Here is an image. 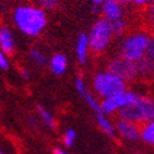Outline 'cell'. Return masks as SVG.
<instances>
[{
	"label": "cell",
	"instance_id": "6da1fadb",
	"mask_svg": "<svg viewBox=\"0 0 154 154\" xmlns=\"http://www.w3.org/2000/svg\"><path fill=\"white\" fill-rule=\"evenodd\" d=\"M12 17L19 31L30 37L40 36L47 25L46 12L42 9L32 5L17 6Z\"/></svg>",
	"mask_w": 154,
	"mask_h": 154
},
{
	"label": "cell",
	"instance_id": "7a4b0ae2",
	"mask_svg": "<svg viewBox=\"0 0 154 154\" xmlns=\"http://www.w3.org/2000/svg\"><path fill=\"white\" fill-rule=\"evenodd\" d=\"M119 119L142 126L154 119V104L148 96L138 95L131 104L119 111Z\"/></svg>",
	"mask_w": 154,
	"mask_h": 154
},
{
	"label": "cell",
	"instance_id": "3957f363",
	"mask_svg": "<svg viewBox=\"0 0 154 154\" xmlns=\"http://www.w3.org/2000/svg\"><path fill=\"white\" fill-rule=\"evenodd\" d=\"M150 40V36L146 32H132L123 37V40L120 45V53L119 57H121L125 60L136 63L140 60L146 56V51L148 42Z\"/></svg>",
	"mask_w": 154,
	"mask_h": 154
},
{
	"label": "cell",
	"instance_id": "277c9868",
	"mask_svg": "<svg viewBox=\"0 0 154 154\" xmlns=\"http://www.w3.org/2000/svg\"><path fill=\"white\" fill-rule=\"evenodd\" d=\"M93 89L102 100L127 90V83L119 75L106 69L95 74L93 79Z\"/></svg>",
	"mask_w": 154,
	"mask_h": 154
},
{
	"label": "cell",
	"instance_id": "5b68a950",
	"mask_svg": "<svg viewBox=\"0 0 154 154\" xmlns=\"http://www.w3.org/2000/svg\"><path fill=\"white\" fill-rule=\"evenodd\" d=\"M86 36L89 48L96 54L106 52L115 38L111 30V23L105 19H99L91 26L89 35Z\"/></svg>",
	"mask_w": 154,
	"mask_h": 154
},
{
	"label": "cell",
	"instance_id": "8992f818",
	"mask_svg": "<svg viewBox=\"0 0 154 154\" xmlns=\"http://www.w3.org/2000/svg\"><path fill=\"white\" fill-rule=\"evenodd\" d=\"M139 94H137L133 90H125L121 91L116 95H112L110 97L102 99L100 102V109L104 112L106 116H110V115H115L120 110H122L125 106H127L138 96Z\"/></svg>",
	"mask_w": 154,
	"mask_h": 154
},
{
	"label": "cell",
	"instance_id": "52a82bcc",
	"mask_svg": "<svg viewBox=\"0 0 154 154\" xmlns=\"http://www.w3.org/2000/svg\"><path fill=\"white\" fill-rule=\"evenodd\" d=\"M107 70H110V72L115 73L116 75H119L120 78H122L126 83L132 82V80L139 78L137 64L132 63V62H128V60H125L119 56L112 58L109 62Z\"/></svg>",
	"mask_w": 154,
	"mask_h": 154
},
{
	"label": "cell",
	"instance_id": "ba28073f",
	"mask_svg": "<svg viewBox=\"0 0 154 154\" xmlns=\"http://www.w3.org/2000/svg\"><path fill=\"white\" fill-rule=\"evenodd\" d=\"M113 126H115V132L119 133L123 139L128 140V142H137V140H139L140 126L122 119H117Z\"/></svg>",
	"mask_w": 154,
	"mask_h": 154
},
{
	"label": "cell",
	"instance_id": "9c48e42d",
	"mask_svg": "<svg viewBox=\"0 0 154 154\" xmlns=\"http://www.w3.org/2000/svg\"><path fill=\"white\" fill-rule=\"evenodd\" d=\"M100 11L102 14V19L107 20L109 22L123 19L125 15L123 5H121L117 0H104L100 5Z\"/></svg>",
	"mask_w": 154,
	"mask_h": 154
},
{
	"label": "cell",
	"instance_id": "30bf717a",
	"mask_svg": "<svg viewBox=\"0 0 154 154\" xmlns=\"http://www.w3.org/2000/svg\"><path fill=\"white\" fill-rule=\"evenodd\" d=\"M89 52V42H88V36L86 33H79L78 38H76V45H75V53H76V59H78L79 64L84 66L88 62Z\"/></svg>",
	"mask_w": 154,
	"mask_h": 154
},
{
	"label": "cell",
	"instance_id": "8fae6325",
	"mask_svg": "<svg viewBox=\"0 0 154 154\" xmlns=\"http://www.w3.org/2000/svg\"><path fill=\"white\" fill-rule=\"evenodd\" d=\"M0 51L5 54H12L15 51V37L8 27L0 29Z\"/></svg>",
	"mask_w": 154,
	"mask_h": 154
},
{
	"label": "cell",
	"instance_id": "7c38bea8",
	"mask_svg": "<svg viewBox=\"0 0 154 154\" xmlns=\"http://www.w3.org/2000/svg\"><path fill=\"white\" fill-rule=\"evenodd\" d=\"M68 67V60L67 57L62 54V53H57L54 54L49 60V68L54 75H63L67 70Z\"/></svg>",
	"mask_w": 154,
	"mask_h": 154
},
{
	"label": "cell",
	"instance_id": "4fadbf2b",
	"mask_svg": "<svg viewBox=\"0 0 154 154\" xmlns=\"http://www.w3.org/2000/svg\"><path fill=\"white\" fill-rule=\"evenodd\" d=\"M95 117H96V121H97V125L99 127L101 128L102 132H105L107 136L110 137H113L115 134H116V132H115V126H113V122L109 119V116H106V115L101 111V109L99 111H95Z\"/></svg>",
	"mask_w": 154,
	"mask_h": 154
},
{
	"label": "cell",
	"instance_id": "5bb4252c",
	"mask_svg": "<svg viewBox=\"0 0 154 154\" xmlns=\"http://www.w3.org/2000/svg\"><path fill=\"white\" fill-rule=\"evenodd\" d=\"M139 139H142L146 144H149V146L154 143V121L147 122L140 126Z\"/></svg>",
	"mask_w": 154,
	"mask_h": 154
},
{
	"label": "cell",
	"instance_id": "9a60e30c",
	"mask_svg": "<svg viewBox=\"0 0 154 154\" xmlns=\"http://www.w3.org/2000/svg\"><path fill=\"white\" fill-rule=\"evenodd\" d=\"M37 112H38V115H40L42 122L48 128H51V130H54L57 122H56V119L53 116V113L51 111H48L47 109H45L43 106H37Z\"/></svg>",
	"mask_w": 154,
	"mask_h": 154
},
{
	"label": "cell",
	"instance_id": "2e32d148",
	"mask_svg": "<svg viewBox=\"0 0 154 154\" xmlns=\"http://www.w3.org/2000/svg\"><path fill=\"white\" fill-rule=\"evenodd\" d=\"M29 56L32 59V62L35 64H37V66H40V67H45L48 63V59H47L46 54L38 48H31L30 52H29Z\"/></svg>",
	"mask_w": 154,
	"mask_h": 154
},
{
	"label": "cell",
	"instance_id": "e0dca14e",
	"mask_svg": "<svg viewBox=\"0 0 154 154\" xmlns=\"http://www.w3.org/2000/svg\"><path fill=\"white\" fill-rule=\"evenodd\" d=\"M111 23V30H112V33H113V37H122L126 31H127V22L123 19H120V20H116L113 22H110Z\"/></svg>",
	"mask_w": 154,
	"mask_h": 154
},
{
	"label": "cell",
	"instance_id": "ac0fdd59",
	"mask_svg": "<svg viewBox=\"0 0 154 154\" xmlns=\"http://www.w3.org/2000/svg\"><path fill=\"white\" fill-rule=\"evenodd\" d=\"M75 139H76V133H75V131L73 130V128H68V130L64 132V134H63V143L66 144V147L70 148V147L74 144Z\"/></svg>",
	"mask_w": 154,
	"mask_h": 154
},
{
	"label": "cell",
	"instance_id": "d6986e66",
	"mask_svg": "<svg viewBox=\"0 0 154 154\" xmlns=\"http://www.w3.org/2000/svg\"><path fill=\"white\" fill-rule=\"evenodd\" d=\"M74 84H75V90H76V93L79 94V96L84 97L85 94L89 91L88 88H86V84H85V82H84V79L82 78V76H76Z\"/></svg>",
	"mask_w": 154,
	"mask_h": 154
},
{
	"label": "cell",
	"instance_id": "ffe728a7",
	"mask_svg": "<svg viewBox=\"0 0 154 154\" xmlns=\"http://www.w3.org/2000/svg\"><path fill=\"white\" fill-rule=\"evenodd\" d=\"M40 9L43 11L46 10H54L58 6V0H37Z\"/></svg>",
	"mask_w": 154,
	"mask_h": 154
},
{
	"label": "cell",
	"instance_id": "44dd1931",
	"mask_svg": "<svg viewBox=\"0 0 154 154\" xmlns=\"http://www.w3.org/2000/svg\"><path fill=\"white\" fill-rule=\"evenodd\" d=\"M9 68V60L5 53L0 51V69H8Z\"/></svg>",
	"mask_w": 154,
	"mask_h": 154
},
{
	"label": "cell",
	"instance_id": "7402d4cb",
	"mask_svg": "<svg viewBox=\"0 0 154 154\" xmlns=\"http://www.w3.org/2000/svg\"><path fill=\"white\" fill-rule=\"evenodd\" d=\"M153 3V0H132V4H134L136 6H146V5H150Z\"/></svg>",
	"mask_w": 154,
	"mask_h": 154
},
{
	"label": "cell",
	"instance_id": "603a6c76",
	"mask_svg": "<svg viewBox=\"0 0 154 154\" xmlns=\"http://www.w3.org/2000/svg\"><path fill=\"white\" fill-rule=\"evenodd\" d=\"M121 5H127V4H132V0H117Z\"/></svg>",
	"mask_w": 154,
	"mask_h": 154
},
{
	"label": "cell",
	"instance_id": "cb8c5ba5",
	"mask_svg": "<svg viewBox=\"0 0 154 154\" xmlns=\"http://www.w3.org/2000/svg\"><path fill=\"white\" fill-rule=\"evenodd\" d=\"M53 153H54V154H68V153H66L64 150H62L60 148H54Z\"/></svg>",
	"mask_w": 154,
	"mask_h": 154
},
{
	"label": "cell",
	"instance_id": "d4e9b609",
	"mask_svg": "<svg viewBox=\"0 0 154 154\" xmlns=\"http://www.w3.org/2000/svg\"><path fill=\"white\" fill-rule=\"evenodd\" d=\"M93 2V4L95 5V6H100L101 4H102V2H104V0H91Z\"/></svg>",
	"mask_w": 154,
	"mask_h": 154
},
{
	"label": "cell",
	"instance_id": "484cf974",
	"mask_svg": "<svg viewBox=\"0 0 154 154\" xmlns=\"http://www.w3.org/2000/svg\"><path fill=\"white\" fill-rule=\"evenodd\" d=\"M0 154H5V153H4V152H2V150H0Z\"/></svg>",
	"mask_w": 154,
	"mask_h": 154
}]
</instances>
